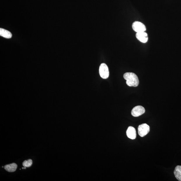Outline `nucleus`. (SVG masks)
Returning <instances> with one entry per match:
<instances>
[{
	"label": "nucleus",
	"instance_id": "obj_1",
	"mask_svg": "<svg viewBox=\"0 0 181 181\" xmlns=\"http://www.w3.org/2000/svg\"><path fill=\"white\" fill-rule=\"evenodd\" d=\"M123 78L126 80V83L130 87H137L139 84L138 78L133 72H126L123 75Z\"/></svg>",
	"mask_w": 181,
	"mask_h": 181
},
{
	"label": "nucleus",
	"instance_id": "obj_2",
	"mask_svg": "<svg viewBox=\"0 0 181 181\" xmlns=\"http://www.w3.org/2000/svg\"><path fill=\"white\" fill-rule=\"evenodd\" d=\"M99 73L101 77L106 79L109 76V72L107 65L105 63L101 64L99 67Z\"/></svg>",
	"mask_w": 181,
	"mask_h": 181
},
{
	"label": "nucleus",
	"instance_id": "obj_3",
	"mask_svg": "<svg viewBox=\"0 0 181 181\" xmlns=\"http://www.w3.org/2000/svg\"><path fill=\"white\" fill-rule=\"evenodd\" d=\"M150 126L146 123H143L139 126L138 133L140 137H144L150 132Z\"/></svg>",
	"mask_w": 181,
	"mask_h": 181
},
{
	"label": "nucleus",
	"instance_id": "obj_4",
	"mask_svg": "<svg viewBox=\"0 0 181 181\" xmlns=\"http://www.w3.org/2000/svg\"><path fill=\"white\" fill-rule=\"evenodd\" d=\"M132 29L137 33L145 32L146 28L145 26L142 22L139 21H135L132 25Z\"/></svg>",
	"mask_w": 181,
	"mask_h": 181
},
{
	"label": "nucleus",
	"instance_id": "obj_5",
	"mask_svg": "<svg viewBox=\"0 0 181 181\" xmlns=\"http://www.w3.org/2000/svg\"><path fill=\"white\" fill-rule=\"evenodd\" d=\"M145 112V110L144 107L141 106H137L133 108L131 114L133 116L137 117L143 114Z\"/></svg>",
	"mask_w": 181,
	"mask_h": 181
},
{
	"label": "nucleus",
	"instance_id": "obj_6",
	"mask_svg": "<svg viewBox=\"0 0 181 181\" xmlns=\"http://www.w3.org/2000/svg\"><path fill=\"white\" fill-rule=\"evenodd\" d=\"M135 36L138 40L142 43H146L148 41V34L145 32L137 33Z\"/></svg>",
	"mask_w": 181,
	"mask_h": 181
},
{
	"label": "nucleus",
	"instance_id": "obj_7",
	"mask_svg": "<svg viewBox=\"0 0 181 181\" xmlns=\"http://www.w3.org/2000/svg\"><path fill=\"white\" fill-rule=\"evenodd\" d=\"M126 135L127 137L131 139L134 140L137 136L136 132L134 128L130 126L126 130Z\"/></svg>",
	"mask_w": 181,
	"mask_h": 181
},
{
	"label": "nucleus",
	"instance_id": "obj_8",
	"mask_svg": "<svg viewBox=\"0 0 181 181\" xmlns=\"http://www.w3.org/2000/svg\"><path fill=\"white\" fill-rule=\"evenodd\" d=\"M18 166L15 163L10 164L6 165L4 166V168L8 172H14L16 170Z\"/></svg>",
	"mask_w": 181,
	"mask_h": 181
},
{
	"label": "nucleus",
	"instance_id": "obj_9",
	"mask_svg": "<svg viewBox=\"0 0 181 181\" xmlns=\"http://www.w3.org/2000/svg\"><path fill=\"white\" fill-rule=\"evenodd\" d=\"M0 36L7 39H10L12 38V35L10 31L1 28L0 29Z\"/></svg>",
	"mask_w": 181,
	"mask_h": 181
},
{
	"label": "nucleus",
	"instance_id": "obj_10",
	"mask_svg": "<svg viewBox=\"0 0 181 181\" xmlns=\"http://www.w3.org/2000/svg\"><path fill=\"white\" fill-rule=\"evenodd\" d=\"M174 173L177 180L181 181V166H178L175 167Z\"/></svg>",
	"mask_w": 181,
	"mask_h": 181
},
{
	"label": "nucleus",
	"instance_id": "obj_11",
	"mask_svg": "<svg viewBox=\"0 0 181 181\" xmlns=\"http://www.w3.org/2000/svg\"><path fill=\"white\" fill-rule=\"evenodd\" d=\"M33 163L32 160L29 159L27 160H25L22 163V165L24 167H29L31 166Z\"/></svg>",
	"mask_w": 181,
	"mask_h": 181
},
{
	"label": "nucleus",
	"instance_id": "obj_12",
	"mask_svg": "<svg viewBox=\"0 0 181 181\" xmlns=\"http://www.w3.org/2000/svg\"><path fill=\"white\" fill-rule=\"evenodd\" d=\"M26 167H22V169H26Z\"/></svg>",
	"mask_w": 181,
	"mask_h": 181
}]
</instances>
